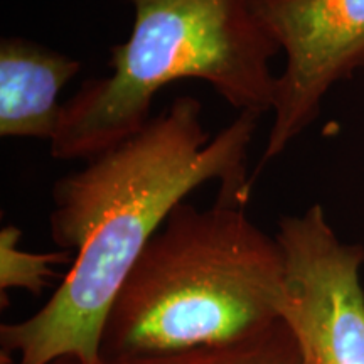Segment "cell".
I'll return each mask as SVG.
<instances>
[{"label": "cell", "instance_id": "6", "mask_svg": "<svg viewBox=\"0 0 364 364\" xmlns=\"http://www.w3.org/2000/svg\"><path fill=\"white\" fill-rule=\"evenodd\" d=\"M80 71V59L19 36L2 38L0 135L51 142L63 110L59 93Z\"/></svg>", "mask_w": 364, "mask_h": 364}, {"label": "cell", "instance_id": "7", "mask_svg": "<svg viewBox=\"0 0 364 364\" xmlns=\"http://www.w3.org/2000/svg\"><path fill=\"white\" fill-rule=\"evenodd\" d=\"M193 364H300L297 344L284 321L236 343L191 351Z\"/></svg>", "mask_w": 364, "mask_h": 364}, {"label": "cell", "instance_id": "8", "mask_svg": "<svg viewBox=\"0 0 364 364\" xmlns=\"http://www.w3.org/2000/svg\"><path fill=\"white\" fill-rule=\"evenodd\" d=\"M22 231L7 225L0 231V290L24 289L41 295L49 280L56 277L54 267L71 262L70 252L31 253L21 248Z\"/></svg>", "mask_w": 364, "mask_h": 364}, {"label": "cell", "instance_id": "9", "mask_svg": "<svg viewBox=\"0 0 364 364\" xmlns=\"http://www.w3.org/2000/svg\"><path fill=\"white\" fill-rule=\"evenodd\" d=\"M98 364H193L189 353L169 354V356H144V358H100Z\"/></svg>", "mask_w": 364, "mask_h": 364}, {"label": "cell", "instance_id": "10", "mask_svg": "<svg viewBox=\"0 0 364 364\" xmlns=\"http://www.w3.org/2000/svg\"><path fill=\"white\" fill-rule=\"evenodd\" d=\"M0 364H17V361H14L11 354L0 353ZM48 364H81V363H80L78 359H76V358H71V356H61V358L53 359V361H49Z\"/></svg>", "mask_w": 364, "mask_h": 364}, {"label": "cell", "instance_id": "3", "mask_svg": "<svg viewBox=\"0 0 364 364\" xmlns=\"http://www.w3.org/2000/svg\"><path fill=\"white\" fill-rule=\"evenodd\" d=\"M130 38L112 46L103 78H88L63 103L51 144L58 161L90 159L149 124L164 86L203 80L240 112L273 110L280 46L250 0H130Z\"/></svg>", "mask_w": 364, "mask_h": 364}, {"label": "cell", "instance_id": "1", "mask_svg": "<svg viewBox=\"0 0 364 364\" xmlns=\"http://www.w3.org/2000/svg\"><path fill=\"white\" fill-rule=\"evenodd\" d=\"M201 117L198 98L177 97L142 130L54 184L51 238L75 252V262L41 311L2 324V353L19 354L17 364L61 356L98 364L108 312L172 209L209 181L220 182L218 198L247 206V157L262 115L240 112L215 136Z\"/></svg>", "mask_w": 364, "mask_h": 364}, {"label": "cell", "instance_id": "2", "mask_svg": "<svg viewBox=\"0 0 364 364\" xmlns=\"http://www.w3.org/2000/svg\"><path fill=\"white\" fill-rule=\"evenodd\" d=\"M243 204L181 203L152 236L108 312L102 356H169L218 348L282 318L280 243Z\"/></svg>", "mask_w": 364, "mask_h": 364}, {"label": "cell", "instance_id": "5", "mask_svg": "<svg viewBox=\"0 0 364 364\" xmlns=\"http://www.w3.org/2000/svg\"><path fill=\"white\" fill-rule=\"evenodd\" d=\"M285 53L273 122L257 174L321 113L334 85L364 70V0H250Z\"/></svg>", "mask_w": 364, "mask_h": 364}, {"label": "cell", "instance_id": "4", "mask_svg": "<svg viewBox=\"0 0 364 364\" xmlns=\"http://www.w3.org/2000/svg\"><path fill=\"white\" fill-rule=\"evenodd\" d=\"M275 238L285 258L282 321L300 364H364V247L344 243L321 204L282 218Z\"/></svg>", "mask_w": 364, "mask_h": 364}]
</instances>
